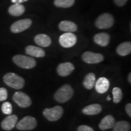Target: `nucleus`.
Segmentation results:
<instances>
[{
	"label": "nucleus",
	"mask_w": 131,
	"mask_h": 131,
	"mask_svg": "<svg viewBox=\"0 0 131 131\" xmlns=\"http://www.w3.org/2000/svg\"><path fill=\"white\" fill-rule=\"evenodd\" d=\"M78 131H94L91 127L86 125H81L78 127Z\"/></svg>",
	"instance_id": "cd10ccee"
},
{
	"label": "nucleus",
	"mask_w": 131,
	"mask_h": 131,
	"mask_svg": "<svg viewBox=\"0 0 131 131\" xmlns=\"http://www.w3.org/2000/svg\"><path fill=\"white\" fill-rule=\"evenodd\" d=\"M12 60L16 65L19 68L25 69H32L35 68L37 65L35 59L26 55H16L13 57Z\"/></svg>",
	"instance_id": "7ed1b4c3"
},
{
	"label": "nucleus",
	"mask_w": 131,
	"mask_h": 131,
	"mask_svg": "<svg viewBox=\"0 0 131 131\" xmlns=\"http://www.w3.org/2000/svg\"><path fill=\"white\" fill-rule=\"evenodd\" d=\"M32 21L30 19H23L17 21L12 24L10 27L11 32L14 34H18L27 30L32 25Z\"/></svg>",
	"instance_id": "6e6552de"
},
{
	"label": "nucleus",
	"mask_w": 131,
	"mask_h": 131,
	"mask_svg": "<svg viewBox=\"0 0 131 131\" xmlns=\"http://www.w3.org/2000/svg\"><path fill=\"white\" fill-rule=\"evenodd\" d=\"M28 1V0H11L12 3H14V4H15V3H17V4H21V3L26 2V1Z\"/></svg>",
	"instance_id": "7c9ffc66"
},
{
	"label": "nucleus",
	"mask_w": 131,
	"mask_h": 131,
	"mask_svg": "<svg viewBox=\"0 0 131 131\" xmlns=\"http://www.w3.org/2000/svg\"><path fill=\"white\" fill-rule=\"evenodd\" d=\"M114 1L116 5H117L119 7H122L126 4L127 0H114Z\"/></svg>",
	"instance_id": "c85d7f7f"
},
{
	"label": "nucleus",
	"mask_w": 131,
	"mask_h": 131,
	"mask_svg": "<svg viewBox=\"0 0 131 131\" xmlns=\"http://www.w3.org/2000/svg\"><path fill=\"white\" fill-rule=\"evenodd\" d=\"M37 126V122L34 117L26 116L16 123V127L18 130H30L35 129Z\"/></svg>",
	"instance_id": "423d86ee"
},
{
	"label": "nucleus",
	"mask_w": 131,
	"mask_h": 131,
	"mask_svg": "<svg viewBox=\"0 0 131 131\" xmlns=\"http://www.w3.org/2000/svg\"><path fill=\"white\" fill-rule=\"evenodd\" d=\"M75 67L72 63L66 62L58 65L57 71L58 74L61 77H67L71 74L74 70Z\"/></svg>",
	"instance_id": "9b49d317"
},
{
	"label": "nucleus",
	"mask_w": 131,
	"mask_h": 131,
	"mask_svg": "<svg viewBox=\"0 0 131 131\" xmlns=\"http://www.w3.org/2000/svg\"><path fill=\"white\" fill-rule=\"evenodd\" d=\"M102 111V107L99 104H92L87 106L82 110L84 114L88 115H94L100 114Z\"/></svg>",
	"instance_id": "a211bd4d"
},
{
	"label": "nucleus",
	"mask_w": 131,
	"mask_h": 131,
	"mask_svg": "<svg viewBox=\"0 0 131 131\" xmlns=\"http://www.w3.org/2000/svg\"><path fill=\"white\" fill-rule=\"evenodd\" d=\"M117 52L120 56H126L131 52V43L130 41L124 42L120 44L117 48Z\"/></svg>",
	"instance_id": "412c9836"
},
{
	"label": "nucleus",
	"mask_w": 131,
	"mask_h": 131,
	"mask_svg": "<svg viewBox=\"0 0 131 131\" xmlns=\"http://www.w3.org/2000/svg\"><path fill=\"white\" fill-rule=\"evenodd\" d=\"M113 131H130V124L126 121H120L115 123Z\"/></svg>",
	"instance_id": "5701e85b"
},
{
	"label": "nucleus",
	"mask_w": 131,
	"mask_h": 131,
	"mask_svg": "<svg viewBox=\"0 0 131 131\" xmlns=\"http://www.w3.org/2000/svg\"><path fill=\"white\" fill-rule=\"evenodd\" d=\"M76 35L71 32H66L60 36L59 42L61 46L65 48H69L74 46L77 42Z\"/></svg>",
	"instance_id": "1a4fd4ad"
},
{
	"label": "nucleus",
	"mask_w": 131,
	"mask_h": 131,
	"mask_svg": "<svg viewBox=\"0 0 131 131\" xmlns=\"http://www.w3.org/2000/svg\"><path fill=\"white\" fill-rule=\"evenodd\" d=\"M95 75L94 73H89L85 77L83 81V86L87 89H92L95 86Z\"/></svg>",
	"instance_id": "4be33fe9"
},
{
	"label": "nucleus",
	"mask_w": 131,
	"mask_h": 131,
	"mask_svg": "<svg viewBox=\"0 0 131 131\" xmlns=\"http://www.w3.org/2000/svg\"><path fill=\"white\" fill-rule=\"evenodd\" d=\"M13 100L20 107H28L32 104V100L29 95L22 92H16L13 95Z\"/></svg>",
	"instance_id": "0eeeda50"
},
{
	"label": "nucleus",
	"mask_w": 131,
	"mask_h": 131,
	"mask_svg": "<svg viewBox=\"0 0 131 131\" xmlns=\"http://www.w3.org/2000/svg\"><path fill=\"white\" fill-rule=\"evenodd\" d=\"M115 119L112 115H108L101 119L99 124V127L101 130H105L107 129L113 128L115 124Z\"/></svg>",
	"instance_id": "4468645a"
},
{
	"label": "nucleus",
	"mask_w": 131,
	"mask_h": 131,
	"mask_svg": "<svg viewBox=\"0 0 131 131\" xmlns=\"http://www.w3.org/2000/svg\"><path fill=\"white\" fill-rule=\"evenodd\" d=\"M8 93L6 88H0V101H5L7 98Z\"/></svg>",
	"instance_id": "bb28decb"
},
{
	"label": "nucleus",
	"mask_w": 131,
	"mask_h": 131,
	"mask_svg": "<svg viewBox=\"0 0 131 131\" xmlns=\"http://www.w3.org/2000/svg\"><path fill=\"white\" fill-rule=\"evenodd\" d=\"M126 112L127 114L128 115L129 117H131V104L130 103H128L125 107Z\"/></svg>",
	"instance_id": "c756f323"
},
{
	"label": "nucleus",
	"mask_w": 131,
	"mask_h": 131,
	"mask_svg": "<svg viewBox=\"0 0 131 131\" xmlns=\"http://www.w3.org/2000/svg\"><path fill=\"white\" fill-rule=\"evenodd\" d=\"M110 83L106 78L101 77L95 82V86L97 92L99 94H104L109 89Z\"/></svg>",
	"instance_id": "ddd939ff"
},
{
	"label": "nucleus",
	"mask_w": 131,
	"mask_h": 131,
	"mask_svg": "<svg viewBox=\"0 0 131 131\" xmlns=\"http://www.w3.org/2000/svg\"><path fill=\"white\" fill-rule=\"evenodd\" d=\"M3 81L6 85L15 89H22L25 84V81L23 78L12 72L5 74L3 77Z\"/></svg>",
	"instance_id": "f257e3e1"
},
{
	"label": "nucleus",
	"mask_w": 131,
	"mask_h": 131,
	"mask_svg": "<svg viewBox=\"0 0 131 131\" xmlns=\"http://www.w3.org/2000/svg\"><path fill=\"white\" fill-rule=\"evenodd\" d=\"M114 18L112 15L105 13L98 16L95 24L98 29H107L112 27L114 24Z\"/></svg>",
	"instance_id": "20e7f679"
},
{
	"label": "nucleus",
	"mask_w": 131,
	"mask_h": 131,
	"mask_svg": "<svg viewBox=\"0 0 131 131\" xmlns=\"http://www.w3.org/2000/svg\"><path fill=\"white\" fill-rule=\"evenodd\" d=\"M111 100V96H109V95H108L107 96V101H110Z\"/></svg>",
	"instance_id": "473e14b6"
},
{
	"label": "nucleus",
	"mask_w": 131,
	"mask_h": 131,
	"mask_svg": "<svg viewBox=\"0 0 131 131\" xmlns=\"http://www.w3.org/2000/svg\"><path fill=\"white\" fill-rule=\"evenodd\" d=\"M128 81L129 83H131V73H129L128 75Z\"/></svg>",
	"instance_id": "2f4dec72"
},
{
	"label": "nucleus",
	"mask_w": 131,
	"mask_h": 131,
	"mask_svg": "<svg viewBox=\"0 0 131 131\" xmlns=\"http://www.w3.org/2000/svg\"><path fill=\"white\" fill-rule=\"evenodd\" d=\"M18 122V117L16 115H9L1 122V127L5 130H11L15 127Z\"/></svg>",
	"instance_id": "f8f14e48"
},
{
	"label": "nucleus",
	"mask_w": 131,
	"mask_h": 131,
	"mask_svg": "<svg viewBox=\"0 0 131 131\" xmlns=\"http://www.w3.org/2000/svg\"><path fill=\"white\" fill-rule=\"evenodd\" d=\"M26 53L30 56L37 58H42L45 56V51L43 49L32 45L26 47Z\"/></svg>",
	"instance_id": "dca6fc26"
},
{
	"label": "nucleus",
	"mask_w": 131,
	"mask_h": 131,
	"mask_svg": "<svg viewBox=\"0 0 131 131\" xmlns=\"http://www.w3.org/2000/svg\"><path fill=\"white\" fill-rule=\"evenodd\" d=\"M113 101L114 103H119L123 98V92L120 88L115 87L112 90Z\"/></svg>",
	"instance_id": "393cba45"
},
{
	"label": "nucleus",
	"mask_w": 131,
	"mask_h": 131,
	"mask_svg": "<svg viewBox=\"0 0 131 131\" xmlns=\"http://www.w3.org/2000/svg\"><path fill=\"white\" fill-rule=\"evenodd\" d=\"M82 59L86 63L97 64L104 60V57L101 53L88 51L82 55Z\"/></svg>",
	"instance_id": "9d476101"
},
{
	"label": "nucleus",
	"mask_w": 131,
	"mask_h": 131,
	"mask_svg": "<svg viewBox=\"0 0 131 131\" xmlns=\"http://www.w3.org/2000/svg\"><path fill=\"white\" fill-rule=\"evenodd\" d=\"M1 110L3 114L6 115H10L12 112V106L10 103L4 102L1 106Z\"/></svg>",
	"instance_id": "a878e982"
},
{
	"label": "nucleus",
	"mask_w": 131,
	"mask_h": 131,
	"mask_svg": "<svg viewBox=\"0 0 131 131\" xmlns=\"http://www.w3.org/2000/svg\"><path fill=\"white\" fill-rule=\"evenodd\" d=\"M75 3V0H55L54 4L56 7L69 8L72 7Z\"/></svg>",
	"instance_id": "b1692460"
},
{
	"label": "nucleus",
	"mask_w": 131,
	"mask_h": 131,
	"mask_svg": "<svg viewBox=\"0 0 131 131\" xmlns=\"http://www.w3.org/2000/svg\"><path fill=\"white\" fill-rule=\"evenodd\" d=\"M59 28L62 31L66 32H74L77 30V24L70 21H62L59 24Z\"/></svg>",
	"instance_id": "f3484780"
},
{
	"label": "nucleus",
	"mask_w": 131,
	"mask_h": 131,
	"mask_svg": "<svg viewBox=\"0 0 131 131\" xmlns=\"http://www.w3.org/2000/svg\"><path fill=\"white\" fill-rule=\"evenodd\" d=\"M94 41L98 45L102 47H106L110 42V35L107 33H99L94 36Z\"/></svg>",
	"instance_id": "2eb2a0df"
},
{
	"label": "nucleus",
	"mask_w": 131,
	"mask_h": 131,
	"mask_svg": "<svg viewBox=\"0 0 131 131\" xmlns=\"http://www.w3.org/2000/svg\"><path fill=\"white\" fill-rule=\"evenodd\" d=\"M35 42L38 45L42 47H48L51 45V38L46 34H38L34 38Z\"/></svg>",
	"instance_id": "6ab92c4d"
},
{
	"label": "nucleus",
	"mask_w": 131,
	"mask_h": 131,
	"mask_svg": "<svg viewBox=\"0 0 131 131\" xmlns=\"http://www.w3.org/2000/svg\"><path fill=\"white\" fill-rule=\"evenodd\" d=\"M9 13L11 15L14 16H19L23 15L25 12V7L21 4H15L10 6L9 8Z\"/></svg>",
	"instance_id": "aec40b11"
},
{
	"label": "nucleus",
	"mask_w": 131,
	"mask_h": 131,
	"mask_svg": "<svg viewBox=\"0 0 131 131\" xmlns=\"http://www.w3.org/2000/svg\"><path fill=\"white\" fill-rule=\"evenodd\" d=\"M63 108L60 106H56L52 108H46L43 111V115L46 119L50 122L58 120L63 116Z\"/></svg>",
	"instance_id": "39448f33"
},
{
	"label": "nucleus",
	"mask_w": 131,
	"mask_h": 131,
	"mask_svg": "<svg viewBox=\"0 0 131 131\" xmlns=\"http://www.w3.org/2000/svg\"><path fill=\"white\" fill-rule=\"evenodd\" d=\"M73 94L74 91L72 86L68 84H66L57 90L54 94V98L58 102L64 103L70 100Z\"/></svg>",
	"instance_id": "f03ea898"
}]
</instances>
